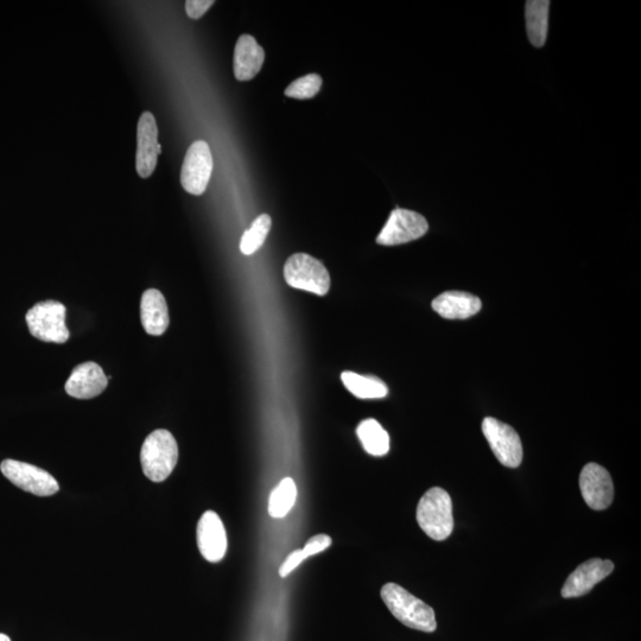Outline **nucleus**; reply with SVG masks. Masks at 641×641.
Here are the masks:
<instances>
[{
    "mask_svg": "<svg viewBox=\"0 0 641 641\" xmlns=\"http://www.w3.org/2000/svg\"><path fill=\"white\" fill-rule=\"evenodd\" d=\"M382 599L389 611L406 627L422 632H435L437 628L434 609L416 598L396 583L382 588Z\"/></svg>",
    "mask_w": 641,
    "mask_h": 641,
    "instance_id": "f257e3e1",
    "label": "nucleus"
},
{
    "mask_svg": "<svg viewBox=\"0 0 641 641\" xmlns=\"http://www.w3.org/2000/svg\"><path fill=\"white\" fill-rule=\"evenodd\" d=\"M417 522L425 535L434 541H444L454 530L453 503L440 487L425 492L417 506Z\"/></svg>",
    "mask_w": 641,
    "mask_h": 641,
    "instance_id": "f03ea898",
    "label": "nucleus"
},
{
    "mask_svg": "<svg viewBox=\"0 0 641 641\" xmlns=\"http://www.w3.org/2000/svg\"><path fill=\"white\" fill-rule=\"evenodd\" d=\"M177 461L179 446L170 431L158 429L145 439L141 450L145 477L154 482L167 480L173 473Z\"/></svg>",
    "mask_w": 641,
    "mask_h": 641,
    "instance_id": "7ed1b4c3",
    "label": "nucleus"
},
{
    "mask_svg": "<svg viewBox=\"0 0 641 641\" xmlns=\"http://www.w3.org/2000/svg\"><path fill=\"white\" fill-rule=\"evenodd\" d=\"M285 281L295 289L325 296L330 289V276L319 259L307 253H295L284 265Z\"/></svg>",
    "mask_w": 641,
    "mask_h": 641,
    "instance_id": "20e7f679",
    "label": "nucleus"
},
{
    "mask_svg": "<svg viewBox=\"0 0 641 641\" xmlns=\"http://www.w3.org/2000/svg\"><path fill=\"white\" fill-rule=\"evenodd\" d=\"M29 332L43 342L65 344L69 330L66 326V307L57 301L37 303L25 316Z\"/></svg>",
    "mask_w": 641,
    "mask_h": 641,
    "instance_id": "39448f33",
    "label": "nucleus"
},
{
    "mask_svg": "<svg viewBox=\"0 0 641 641\" xmlns=\"http://www.w3.org/2000/svg\"><path fill=\"white\" fill-rule=\"evenodd\" d=\"M482 433L501 465L509 468L520 466L524 453L522 441L516 430L509 424L487 417L482 422Z\"/></svg>",
    "mask_w": 641,
    "mask_h": 641,
    "instance_id": "423d86ee",
    "label": "nucleus"
},
{
    "mask_svg": "<svg viewBox=\"0 0 641 641\" xmlns=\"http://www.w3.org/2000/svg\"><path fill=\"white\" fill-rule=\"evenodd\" d=\"M0 471L12 484L38 497H50L60 490L59 482L52 474L27 462L5 460Z\"/></svg>",
    "mask_w": 641,
    "mask_h": 641,
    "instance_id": "0eeeda50",
    "label": "nucleus"
},
{
    "mask_svg": "<svg viewBox=\"0 0 641 641\" xmlns=\"http://www.w3.org/2000/svg\"><path fill=\"white\" fill-rule=\"evenodd\" d=\"M213 171L211 148L205 141H196L187 151L181 170V184L187 193L200 196L206 192Z\"/></svg>",
    "mask_w": 641,
    "mask_h": 641,
    "instance_id": "6e6552de",
    "label": "nucleus"
},
{
    "mask_svg": "<svg viewBox=\"0 0 641 641\" xmlns=\"http://www.w3.org/2000/svg\"><path fill=\"white\" fill-rule=\"evenodd\" d=\"M429 231L427 219L420 213L409 209L397 208L390 214L389 220L379 233L377 243L384 246H396L422 238Z\"/></svg>",
    "mask_w": 641,
    "mask_h": 641,
    "instance_id": "1a4fd4ad",
    "label": "nucleus"
},
{
    "mask_svg": "<svg viewBox=\"0 0 641 641\" xmlns=\"http://www.w3.org/2000/svg\"><path fill=\"white\" fill-rule=\"evenodd\" d=\"M162 145L158 143V128L154 114L147 111L137 125L136 170L142 179H149L157 167Z\"/></svg>",
    "mask_w": 641,
    "mask_h": 641,
    "instance_id": "9d476101",
    "label": "nucleus"
},
{
    "mask_svg": "<svg viewBox=\"0 0 641 641\" xmlns=\"http://www.w3.org/2000/svg\"><path fill=\"white\" fill-rule=\"evenodd\" d=\"M580 488L583 499L592 510H606L613 503L614 486L611 474L598 463H588L583 467Z\"/></svg>",
    "mask_w": 641,
    "mask_h": 641,
    "instance_id": "9b49d317",
    "label": "nucleus"
},
{
    "mask_svg": "<svg viewBox=\"0 0 641 641\" xmlns=\"http://www.w3.org/2000/svg\"><path fill=\"white\" fill-rule=\"evenodd\" d=\"M613 570V562L600 560V558H592V560L582 563L569 575L566 583H564L562 588L563 598H580V596L592 592L598 583L604 581L606 577L613 573Z\"/></svg>",
    "mask_w": 641,
    "mask_h": 641,
    "instance_id": "f8f14e48",
    "label": "nucleus"
},
{
    "mask_svg": "<svg viewBox=\"0 0 641 641\" xmlns=\"http://www.w3.org/2000/svg\"><path fill=\"white\" fill-rule=\"evenodd\" d=\"M196 537H198L201 555L205 560L211 563L224 560L227 552V533L217 512L207 511L202 514Z\"/></svg>",
    "mask_w": 641,
    "mask_h": 641,
    "instance_id": "ddd939ff",
    "label": "nucleus"
},
{
    "mask_svg": "<svg viewBox=\"0 0 641 641\" xmlns=\"http://www.w3.org/2000/svg\"><path fill=\"white\" fill-rule=\"evenodd\" d=\"M109 384L103 368L93 361L76 366L66 383V392L76 399H92L106 390Z\"/></svg>",
    "mask_w": 641,
    "mask_h": 641,
    "instance_id": "4468645a",
    "label": "nucleus"
},
{
    "mask_svg": "<svg viewBox=\"0 0 641 641\" xmlns=\"http://www.w3.org/2000/svg\"><path fill=\"white\" fill-rule=\"evenodd\" d=\"M265 61V52L255 37L241 35L234 48L233 69L238 81L255 79Z\"/></svg>",
    "mask_w": 641,
    "mask_h": 641,
    "instance_id": "2eb2a0df",
    "label": "nucleus"
},
{
    "mask_svg": "<svg viewBox=\"0 0 641 641\" xmlns=\"http://www.w3.org/2000/svg\"><path fill=\"white\" fill-rule=\"evenodd\" d=\"M433 309L447 320H466L481 309L480 298L462 291H447L433 301Z\"/></svg>",
    "mask_w": 641,
    "mask_h": 641,
    "instance_id": "dca6fc26",
    "label": "nucleus"
},
{
    "mask_svg": "<svg viewBox=\"0 0 641 641\" xmlns=\"http://www.w3.org/2000/svg\"><path fill=\"white\" fill-rule=\"evenodd\" d=\"M141 320L145 332L150 335L160 336L168 329V304L161 291L156 289L144 291L141 301Z\"/></svg>",
    "mask_w": 641,
    "mask_h": 641,
    "instance_id": "f3484780",
    "label": "nucleus"
},
{
    "mask_svg": "<svg viewBox=\"0 0 641 641\" xmlns=\"http://www.w3.org/2000/svg\"><path fill=\"white\" fill-rule=\"evenodd\" d=\"M548 0H530L525 6L526 29L533 47H544L549 27Z\"/></svg>",
    "mask_w": 641,
    "mask_h": 641,
    "instance_id": "a211bd4d",
    "label": "nucleus"
},
{
    "mask_svg": "<svg viewBox=\"0 0 641 641\" xmlns=\"http://www.w3.org/2000/svg\"><path fill=\"white\" fill-rule=\"evenodd\" d=\"M357 434L366 453L384 456L390 452V436L378 421L368 418L359 424Z\"/></svg>",
    "mask_w": 641,
    "mask_h": 641,
    "instance_id": "6ab92c4d",
    "label": "nucleus"
},
{
    "mask_svg": "<svg viewBox=\"0 0 641 641\" xmlns=\"http://www.w3.org/2000/svg\"><path fill=\"white\" fill-rule=\"evenodd\" d=\"M341 380L346 389L360 399L384 398L389 393L386 384L378 378L360 376L347 371L341 374Z\"/></svg>",
    "mask_w": 641,
    "mask_h": 641,
    "instance_id": "aec40b11",
    "label": "nucleus"
},
{
    "mask_svg": "<svg viewBox=\"0 0 641 641\" xmlns=\"http://www.w3.org/2000/svg\"><path fill=\"white\" fill-rule=\"evenodd\" d=\"M297 498L294 479L285 478L272 491L269 500V513L274 518H284L293 509Z\"/></svg>",
    "mask_w": 641,
    "mask_h": 641,
    "instance_id": "412c9836",
    "label": "nucleus"
},
{
    "mask_svg": "<svg viewBox=\"0 0 641 641\" xmlns=\"http://www.w3.org/2000/svg\"><path fill=\"white\" fill-rule=\"evenodd\" d=\"M272 220L268 214H260L255 221L252 222L249 230L245 231L240 240V251L245 256L253 255L265 243L266 237L271 230Z\"/></svg>",
    "mask_w": 641,
    "mask_h": 641,
    "instance_id": "4be33fe9",
    "label": "nucleus"
},
{
    "mask_svg": "<svg viewBox=\"0 0 641 641\" xmlns=\"http://www.w3.org/2000/svg\"><path fill=\"white\" fill-rule=\"evenodd\" d=\"M322 84L323 81L319 74H308L295 80L284 93L287 97L293 99H312L315 95L319 94Z\"/></svg>",
    "mask_w": 641,
    "mask_h": 641,
    "instance_id": "5701e85b",
    "label": "nucleus"
},
{
    "mask_svg": "<svg viewBox=\"0 0 641 641\" xmlns=\"http://www.w3.org/2000/svg\"><path fill=\"white\" fill-rule=\"evenodd\" d=\"M330 545H332V538L321 533V535L310 538L306 545H304L303 551L307 557L315 556L327 550Z\"/></svg>",
    "mask_w": 641,
    "mask_h": 641,
    "instance_id": "b1692460",
    "label": "nucleus"
},
{
    "mask_svg": "<svg viewBox=\"0 0 641 641\" xmlns=\"http://www.w3.org/2000/svg\"><path fill=\"white\" fill-rule=\"evenodd\" d=\"M307 558L308 557L304 554L303 549L291 552L287 557V560H285L281 568H279V576L287 577L289 574L293 573V571L300 566L302 562L306 561Z\"/></svg>",
    "mask_w": 641,
    "mask_h": 641,
    "instance_id": "393cba45",
    "label": "nucleus"
},
{
    "mask_svg": "<svg viewBox=\"0 0 641 641\" xmlns=\"http://www.w3.org/2000/svg\"><path fill=\"white\" fill-rule=\"evenodd\" d=\"M214 4L213 0H188L186 12L189 18L200 19Z\"/></svg>",
    "mask_w": 641,
    "mask_h": 641,
    "instance_id": "a878e982",
    "label": "nucleus"
},
{
    "mask_svg": "<svg viewBox=\"0 0 641 641\" xmlns=\"http://www.w3.org/2000/svg\"><path fill=\"white\" fill-rule=\"evenodd\" d=\"M0 641H11V639L8 636H5V634L0 633Z\"/></svg>",
    "mask_w": 641,
    "mask_h": 641,
    "instance_id": "bb28decb",
    "label": "nucleus"
}]
</instances>
